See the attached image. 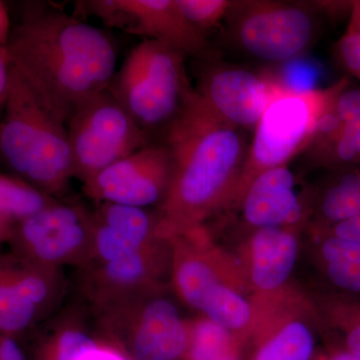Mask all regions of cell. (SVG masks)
<instances>
[{"instance_id": "cell-1", "label": "cell", "mask_w": 360, "mask_h": 360, "mask_svg": "<svg viewBox=\"0 0 360 360\" xmlns=\"http://www.w3.org/2000/svg\"><path fill=\"white\" fill-rule=\"evenodd\" d=\"M4 49L39 103L65 124L115 75L116 49L108 34L46 4L25 7Z\"/></svg>"}, {"instance_id": "cell-2", "label": "cell", "mask_w": 360, "mask_h": 360, "mask_svg": "<svg viewBox=\"0 0 360 360\" xmlns=\"http://www.w3.org/2000/svg\"><path fill=\"white\" fill-rule=\"evenodd\" d=\"M241 130L213 112L194 89L189 92L167 124L174 172L158 214L161 236L202 225L231 206L248 150Z\"/></svg>"}, {"instance_id": "cell-3", "label": "cell", "mask_w": 360, "mask_h": 360, "mask_svg": "<svg viewBox=\"0 0 360 360\" xmlns=\"http://www.w3.org/2000/svg\"><path fill=\"white\" fill-rule=\"evenodd\" d=\"M6 117L0 123V153L25 181L56 196L73 177L65 123L39 103L13 66L9 73Z\"/></svg>"}, {"instance_id": "cell-4", "label": "cell", "mask_w": 360, "mask_h": 360, "mask_svg": "<svg viewBox=\"0 0 360 360\" xmlns=\"http://www.w3.org/2000/svg\"><path fill=\"white\" fill-rule=\"evenodd\" d=\"M349 80L342 78L323 89L295 91L278 82L276 94L255 129L238 188L231 205H238L252 180L309 148L324 116Z\"/></svg>"}, {"instance_id": "cell-5", "label": "cell", "mask_w": 360, "mask_h": 360, "mask_svg": "<svg viewBox=\"0 0 360 360\" xmlns=\"http://www.w3.org/2000/svg\"><path fill=\"white\" fill-rule=\"evenodd\" d=\"M186 58L170 45L143 39L113 77L108 89L146 131L172 122L193 90Z\"/></svg>"}, {"instance_id": "cell-6", "label": "cell", "mask_w": 360, "mask_h": 360, "mask_svg": "<svg viewBox=\"0 0 360 360\" xmlns=\"http://www.w3.org/2000/svg\"><path fill=\"white\" fill-rule=\"evenodd\" d=\"M66 127L73 177L82 184L150 144L148 131L135 122L108 89L80 103Z\"/></svg>"}, {"instance_id": "cell-7", "label": "cell", "mask_w": 360, "mask_h": 360, "mask_svg": "<svg viewBox=\"0 0 360 360\" xmlns=\"http://www.w3.org/2000/svg\"><path fill=\"white\" fill-rule=\"evenodd\" d=\"M98 317L106 335L130 360L186 359L188 324L161 290L116 305Z\"/></svg>"}, {"instance_id": "cell-8", "label": "cell", "mask_w": 360, "mask_h": 360, "mask_svg": "<svg viewBox=\"0 0 360 360\" xmlns=\"http://www.w3.org/2000/svg\"><path fill=\"white\" fill-rule=\"evenodd\" d=\"M94 234V210L80 203L56 200L40 212L16 222L14 253L33 264L59 269H82L89 262Z\"/></svg>"}, {"instance_id": "cell-9", "label": "cell", "mask_w": 360, "mask_h": 360, "mask_svg": "<svg viewBox=\"0 0 360 360\" xmlns=\"http://www.w3.org/2000/svg\"><path fill=\"white\" fill-rule=\"evenodd\" d=\"M227 15L233 20L239 45L260 60L295 59L309 49L315 35L314 13L304 4L233 1Z\"/></svg>"}, {"instance_id": "cell-10", "label": "cell", "mask_w": 360, "mask_h": 360, "mask_svg": "<svg viewBox=\"0 0 360 360\" xmlns=\"http://www.w3.org/2000/svg\"><path fill=\"white\" fill-rule=\"evenodd\" d=\"M174 172L167 144H148L117 161L84 184V193L97 203L143 208L162 205Z\"/></svg>"}, {"instance_id": "cell-11", "label": "cell", "mask_w": 360, "mask_h": 360, "mask_svg": "<svg viewBox=\"0 0 360 360\" xmlns=\"http://www.w3.org/2000/svg\"><path fill=\"white\" fill-rule=\"evenodd\" d=\"M172 269L169 239L158 236L141 250L101 264L82 267L84 288L97 314L146 293L161 290Z\"/></svg>"}, {"instance_id": "cell-12", "label": "cell", "mask_w": 360, "mask_h": 360, "mask_svg": "<svg viewBox=\"0 0 360 360\" xmlns=\"http://www.w3.org/2000/svg\"><path fill=\"white\" fill-rule=\"evenodd\" d=\"M84 6L104 25L163 42L186 56L207 49L205 32L184 18L175 0H92Z\"/></svg>"}, {"instance_id": "cell-13", "label": "cell", "mask_w": 360, "mask_h": 360, "mask_svg": "<svg viewBox=\"0 0 360 360\" xmlns=\"http://www.w3.org/2000/svg\"><path fill=\"white\" fill-rule=\"evenodd\" d=\"M278 82L236 66L214 65L201 73L194 91L219 117L239 129H255Z\"/></svg>"}, {"instance_id": "cell-14", "label": "cell", "mask_w": 360, "mask_h": 360, "mask_svg": "<svg viewBox=\"0 0 360 360\" xmlns=\"http://www.w3.org/2000/svg\"><path fill=\"white\" fill-rule=\"evenodd\" d=\"M172 245V284L187 307L200 311L224 278V258L213 250L202 225L168 236Z\"/></svg>"}, {"instance_id": "cell-15", "label": "cell", "mask_w": 360, "mask_h": 360, "mask_svg": "<svg viewBox=\"0 0 360 360\" xmlns=\"http://www.w3.org/2000/svg\"><path fill=\"white\" fill-rule=\"evenodd\" d=\"M246 224L253 229L291 227L302 224L311 213L298 193L295 175L288 167H278L257 175L238 203Z\"/></svg>"}, {"instance_id": "cell-16", "label": "cell", "mask_w": 360, "mask_h": 360, "mask_svg": "<svg viewBox=\"0 0 360 360\" xmlns=\"http://www.w3.org/2000/svg\"><path fill=\"white\" fill-rule=\"evenodd\" d=\"M158 229V214L143 208L98 203L94 210L91 250L84 266L112 262L141 250L160 236Z\"/></svg>"}, {"instance_id": "cell-17", "label": "cell", "mask_w": 360, "mask_h": 360, "mask_svg": "<svg viewBox=\"0 0 360 360\" xmlns=\"http://www.w3.org/2000/svg\"><path fill=\"white\" fill-rule=\"evenodd\" d=\"M255 317L246 338L245 360H314V324L296 309Z\"/></svg>"}, {"instance_id": "cell-18", "label": "cell", "mask_w": 360, "mask_h": 360, "mask_svg": "<svg viewBox=\"0 0 360 360\" xmlns=\"http://www.w3.org/2000/svg\"><path fill=\"white\" fill-rule=\"evenodd\" d=\"M248 279L258 293H281L298 257V239L291 227L255 229L248 241Z\"/></svg>"}, {"instance_id": "cell-19", "label": "cell", "mask_w": 360, "mask_h": 360, "mask_svg": "<svg viewBox=\"0 0 360 360\" xmlns=\"http://www.w3.org/2000/svg\"><path fill=\"white\" fill-rule=\"evenodd\" d=\"M307 150L316 165L331 172L360 169V125L336 122L329 111Z\"/></svg>"}, {"instance_id": "cell-20", "label": "cell", "mask_w": 360, "mask_h": 360, "mask_svg": "<svg viewBox=\"0 0 360 360\" xmlns=\"http://www.w3.org/2000/svg\"><path fill=\"white\" fill-rule=\"evenodd\" d=\"M314 201L317 229H326L360 215V169L333 172Z\"/></svg>"}, {"instance_id": "cell-21", "label": "cell", "mask_w": 360, "mask_h": 360, "mask_svg": "<svg viewBox=\"0 0 360 360\" xmlns=\"http://www.w3.org/2000/svg\"><path fill=\"white\" fill-rule=\"evenodd\" d=\"M319 257L329 283L338 292L360 297V243L319 231Z\"/></svg>"}, {"instance_id": "cell-22", "label": "cell", "mask_w": 360, "mask_h": 360, "mask_svg": "<svg viewBox=\"0 0 360 360\" xmlns=\"http://www.w3.org/2000/svg\"><path fill=\"white\" fill-rule=\"evenodd\" d=\"M317 315L326 328L335 335L333 345L360 356V297L347 293L322 295Z\"/></svg>"}, {"instance_id": "cell-23", "label": "cell", "mask_w": 360, "mask_h": 360, "mask_svg": "<svg viewBox=\"0 0 360 360\" xmlns=\"http://www.w3.org/2000/svg\"><path fill=\"white\" fill-rule=\"evenodd\" d=\"M188 347L184 360H245V341L206 319L187 321Z\"/></svg>"}, {"instance_id": "cell-24", "label": "cell", "mask_w": 360, "mask_h": 360, "mask_svg": "<svg viewBox=\"0 0 360 360\" xmlns=\"http://www.w3.org/2000/svg\"><path fill=\"white\" fill-rule=\"evenodd\" d=\"M257 309L236 288L226 281L208 296L201 314L245 341L255 319Z\"/></svg>"}, {"instance_id": "cell-25", "label": "cell", "mask_w": 360, "mask_h": 360, "mask_svg": "<svg viewBox=\"0 0 360 360\" xmlns=\"http://www.w3.org/2000/svg\"><path fill=\"white\" fill-rule=\"evenodd\" d=\"M42 314L11 281L0 255V333L15 338L32 328Z\"/></svg>"}, {"instance_id": "cell-26", "label": "cell", "mask_w": 360, "mask_h": 360, "mask_svg": "<svg viewBox=\"0 0 360 360\" xmlns=\"http://www.w3.org/2000/svg\"><path fill=\"white\" fill-rule=\"evenodd\" d=\"M56 198L23 179L0 174V213L14 222L40 212Z\"/></svg>"}, {"instance_id": "cell-27", "label": "cell", "mask_w": 360, "mask_h": 360, "mask_svg": "<svg viewBox=\"0 0 360 360\" xmlns=\"http://www.w3.org/2000/svg\"><path fill=\"white\" fill-rule=\"evenodd\" d=\"M97 341L79 326H65L45 343L37 360H75Z\"/></svg>"}, {"instance_id": "cell-28", "label": "cell", "mask_w": 360, "mask_h": 360, "mask_svg": "<svg viewBox=\"0 0 360 360\" xmlns=\"http://www.w3.org/2000/svg\"><path fill=\"white\" fill-rule=\"evenodd\" d=\"M177 6L191 25L205 32L227 16L233 1L227 0H175Z\"/></svg>"}, {"instance_id": "cell-29", "label": "cell", "mask_w": 360, "mask_h": 360, "mask_svg": "<svg viewBox=\"0 0 360 360\" xmlns=\"http://www.w3.org/2000/svg\"><path fill=\"white\" fill-rule=\"evenodd\" d=\"M330 116L341 124L360 125V89H345L340 92L331 108Z\"/></svg>"}, {"instance_id": "cell-30", "label": "cell", "mask_w": 360, "mask_h": 360, "mask_svg": "<svg viewBox=\"0 0 360 360\" xmlns=\"http://www.w3.org/2000/svg\"><path fill=\"white\" fill-rule=\"evenodd\" d=\"M338 56L348 72L360 80V32H347L338 44Z\"/></svg>"}, {"instance_id": "cell-31", "label": "cell", "mask_w": 360, "mask_h": 360, "mask_svg": "<svg viewBox=\"0 0 360 360\" xmlns=\"http://www.w3.org/2000/svg\"><path fill=\"white\" fill-rule=\"evenodd\" d=\"M75 360H130L127 354L113 345L97 341L84 350Z\"/></svg>"}, {"instance_id": "cell-32", "label": "cell", "mask_w": 360, "mask_h": 360, "mask_svg": "<svg viewBox=\"0 0 360 360\" xmlns=\"http://www.w3.org/2000/svg\"><path fill=\"white\" fill-rule=\"evenodd\" d=\"M333 236L360 243V215L333 225Z\"/></svg>"}, {"instance_id": "cell-33", "label": "cell", "mask_w": 360, "mask_h": 360, "mask_svg": "<svg viewBox=\"0 0 360 360\" xmlns=\"http://www.w3.org/2000/svg\"><path fill=\"white\" fill-rule=\"evenodd\" d=\"M11 65L7 59L4 46H0V111L6 108L9 89Z\"/></svg>"}, {"instance_id": "cell-34", "label": "cell", "mask_w": 360, "mask_h": 360, "mask_svg": "<svg viewBox=\"0 0 360 360\" xmlns=\"http://www.w3.org/2000/svg\"><path fill=\"white\" fill-rule=\"evenodd\" d=\"M0 360H26L13 336L0 333Z\"/></svg>"}, {"instance_id": "cell-35", "label": "cell", "mask_w": 360, "mask_h": 360, "mask_svg": "<svg viewBox=\"0 0 360 360\" xmlns=\"http://www.w3.org/2000/svg\"><path fill=\"white\" fill-rule=\"evenodd\" d=\"M314 360H360V356L336 345H331L326 354L314 357Z\"/></svg>"}, {"instance_id": "cell-36", "label": "cell", "mask_w": 360, "mask_h": 360, "mask_svg": "<svg viewBox=\"0 0 360 360\" xmlns=\"http://www.w3.org/2000/svg\"><path fill=\"white\" fill-rule=\"evenodd\" d=\"M16 222L0 213V243L11 240Z\"/></svg>"}, {"instance_id": "cell-37", "label": "cell", "mask_w": 360, "mask_h": 360, "mask_svg": "<svg viewBox=\"0 0 360 360\" xmlns=\"http://www.w3.org/2000/svg\"><path fill=\"white\" fill-rule=\"evenodd\" d=\"M347 32H360V0L352 1Z\"/></svg>"}]
</instances>
